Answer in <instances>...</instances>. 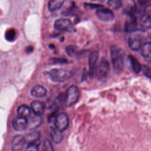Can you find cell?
Here are the masks:
<instances>
[{"instance_id": "obj_23", "label": "cell", "mask_w": 151, "mask_h": 151, "mask_svg": "<svg viewBox=\"0 0 151 151\" xmlns=\"http://www.w3.org/2000/svg\"><path fill=\"white\" fill-rule=\"evenodd\" d=\"M122 0H108L107 5L114 10H117L123 6Z\"/></svg>"}, {"instance_id": "obj_31", "label": "cell", "mask_w": 151, "mask_h": 151, "mask_svg": "<svg viewBox=\"0 0 151 151\" xmlns=\"http://www.w3.org/2000/svg\"><path fill=\"white\" fill-rule=\"evenodd\" d=\"M84 6L86 8H88L89 9H94V8H103V6L98 5V4H84Z\"/></svg>"}, {"instance_id": "obj_19", "label": "cell", "mask_w": 151, "mask_h": 151, "mask_svg": "<svg viewBox=\"0 0 151 151\" xmlns=\"http://www.w3.org/2000/svg\"><path fill=\"white\" fill-rule=\"evenodd\" d=\"M17 114L19 117L29 118L31 116V109L25 104L19 106L17 109Z\"/></svg>"}, {"instance_id": "obj_6", "label": "cell", "mask_w": 151, "mask_h": 151, "mask_svg": "<svg viewBox=\"0 0 151 151\" xmlns=\"http://www.w3.org/2000/svg\"><path fill=\"white\" fill-rule=\"evenodd\" d=\"M55 127L61 132L65 130L69 126V119L67 113H61L57 115L54 122Z\"/></svg>"}, {"instance_id": "obj_30", "label": "cell", "mask_w": 151, "mask_h": 151, "mask_svg": "<svg viewBox=\"0 0 151 151\" xmlns=\"http://www.w3.org/2000/svg\"><path fill=\"white\" fill-rule=\"evenodd\" d=\"M44 150H45V151H54L52 144L48 140H45L44 142Z\"/></svg>"}, {"instance_id": "obj_15", "label": "cell", "mask_w": 151, "mask_h": 151, "mask_svg": "<svg viewBox=\"0 0 151 151\" xmlns=\"http://www.w3.org/2000/svg\"><path fill=\"white\" fill-rule=\"evenodd\" d=\"M31 94L32 96L37 98L43 97L47 94V90L42 86L35 85L32 88Z\"/></svg>"}, {"instance_id": "obj_17", "label": "cell", "mask_w": 151, "mask_h": 151, "mask_svg": "<svg viewBox=\"0 0 151 151\" xmlns=\"http://www.w3.org/2000/svg\"><path fill=\"white\" fill-rule=\"evenodd\" d=\"M42 123V119L41 116L34 114L33 116H30L28 119V126L27 129L32 130L40 126Z\"/></svg>"}, {"instance_id": "obj_2", "label": "cell", "mask_w": 151, "mask_h": 151, "mask_svg": "<svg viewBox=\"0 0 151 151\" xmlns=\"http://www.w3.org/2000/svg\"><path fill=\"white\" fill-rule=\"evenodd\" d=\"M147 34L143 30H137L131 32L128 38L129 48L133 51H137L143 46V40H145Z\"/></svg>"}, {"instance_id": "obj_35", "label": "cell", "mask_w": 151, "mask_h": 151, "mask_svg": "<svg viewBox=\"0 0 151 151\" xmlns=\"http://www.w3.org/2000/svg\"><path fill=\"white\" fill-rule=\"evenodd\" d=\"M32 51H33V47L32 46H28L25 48V51L28 54L32 52Z\"/></svg>"}, {"instance_id": "obj_16", "label": "cell", "mask_w": 151, "mask_h": 151, "mask_svg": "<svg viewBox=\"0 0 151 151\" xmlns=\"http://www.w3.org/2000/svg\"><path fill=\"white\" fill-rule=\"evenodd\" d=\"M142 57L147 61L151 63V42H146L141 48Z\"/></svg>"}, {"instance_id": "obj_7", "label": "cell", "mask_w": 151, "mask_h": 151, "mask_svg": "<svg viewBox=\"0 0 151 151\" xmlns=\"http://www.w3.org/2000/svg\"><path fill=\"white\" fill-rule=\"evenodd\" d=\"M54 27L55 29L60 31H71L73 29V25L71 21L67 18H60L57 19Z\"/></svg>"}, {"instance_id": "obj_26", "label": "cell", "mask_w": 151, "mask_h": 151, "mask_svg": "<svg viewBox=\"0 0 151 151\" xmlns=\"http://www.w3.org/2000/svg\"><path fill=\"white\" fill-rule=\"evenodd\" d=\"M65 51L68 56L74 57L77 54L78 52V48L75 45H70L66 47Z\"/></svg>"}, {"instance_id": "obj_4", "label": "cell", "mask_w": 151, "mask_h": 151, "mask_svg": "<svg viewBox=\"0 0 151 151\" xmlns=\"http://www.w3.org/2000/svg\"><path fill=\"white\" fill-rule=\"evenodd\" d=\"M110 73V68L109 63L106 58H102L100 60L96 71V74L98 80L101 81H104L107 79Z\"/></svg>"}, {"instance_id": "obj_22", "label": "cell", "mask_w": 151, "mask_h": 151, "mask_svg": "<svg viewBox=\"0 0 151 151\" xmlns=\"http://www.w3.org/2000/svg\"><path fill=\"white\" fill-rule=\"evenodd\" d=\"M65 0H49L48 2V9L54 11L60 8L64 3Z\"/></svg>"}, {"instance_id": "obj_14", "label": "cell", "mask_w": 151, "mask_h": 151, "mask_svg": "<svg viewBox=\"0 0 151 151\" xmlns=\"http://www.w3.org/2000/svg\"><path fill=\"white\" fill-rule=\"evenodd\" d=\"M129 18L124 24V30L126 32H133L137 27V18L134 15L128 16Z\"/></svg>"}, {"instance_id": "obj_36", "label": "cell", "mask_w": 151, "mask_h": 151, "mask_svg": "<svg viewBox=\"0 0 151 151\" xmlns=\"http://www.w3.org/2000/svg\"><path fill=\"white\" fill-rule=\"evenodd\" d=\"M91 1H99V0H91Z\"/></svg>"}, {"instance_id": "obj_18", "label": "cell", "mask_w": 151, "mask_h": 151, "mask_svg": "<svg viewBox=\"0 0 151 151\" xmlns=\"http://www.w3.org/2000/svg\"><path fill=\"white\" fill-rule=\"evenodd\" d=\"M50 136L52 141L55 143H60L63 139L62 132L60 131L55 127H52L50 132Z\"/></svg>"}, {"instance_id": "obj_10", "label": "cell", "mask_w": 151, "mask_h": 151, "mask_svg": "<svg viewBox=\"0 0 151 151\" xmlns=\"http://www.w3.org/2000/svg\"><path fill=\"white\" fill-rule=\"evenodd\" d=\"M13 128L18 132L23 131L27 129L28 126V119L23 117H18L13 120L12 122Z\"/></svg>"}, {"instance_id": "obj_12", "label": "cell", "mask_w": 151, "mask_h": 151, "mask_svg": "<svg viewBox=\"0 0 151 151\" xmlns=\"http://www.w3.org/2000/svg\"><path fill=\"white\" fill-rule=\"evenodd\" d=\"M123 6V12L128 16L134 15L137 10V6L134 0H124Z\"/></svg>"}, {"instance_id": "obj_37", "label": "cell", "mask_w": 151, "mask_h": 151, "mask_svg": "<svg viewBox=\"0 0 151 151\" xmlns=\"http://www.w3.org/2000/svg\"><path fill=\"white\" fill-rule=\"evenodd\" d=\"M150 40H151V36H150Z\"/></svg>"}, {"instance_id": "obj_27", "label": "cell", "mask_w": 151, "mask_h": 151, "mask_svg": "<svg viewBox=\"0 0 151 151\" xmlns=\"http://www.w3.org/2000/svg\"><path fill=\"white\" fill-rule=\"evenodd\" d=\"M142 25L143 27L150 29L151 28V15H148L147 17H143L141 22Z\"/></svg>"}, {"instance_id": "obj_11", "label": "cell", "mask_w": 151, "mask_h": 151, "mask_svg": "<svg viewBox=\"0 0 151 151\" xmlns=\"http://www.w3.org/2000/svg\"><path fill=\"white\" fill-rule=\"evenodd\" d=\"M26 143L25 137L22 135H17L14 137L11 142L12 151H21Z\"/></svg>"}, {"instance_id": "obj_5", "label": "cell", "mask_w": 151, "mask_h": 151, "mask_svg": "<svg viewBox=\"0 0 151 151\" xmlns=\"http://www.w3.org/2000/svg\"><path fill=\"white\" fill-rule=\"evenodd\" d=\"M80 97V91L78 88L74 85L71 86L67 90L65 98L64 104L67 107H71L75 104Z\"/></svg>"}, {"instance_id": "obj_13", "label": "cell", "mask_w": 151, "mask_h": 151, "mask_svg": "<svg viewBox=\"0 0 151 151\" xmlns=\"http://www.w3.org/2000/svg\"><path fill=\"white\" fill-rule=\"evenodd\" d=\"M31 109L34 114L41 116L45 111V105L40 101H34L31 103Z\"/></svg>"}, {"instance_id": "obj_33", "label": "cell", "mask_w": 151, "mask_h": 151, "mask_svg": "<svg viewBox=\"0 0 151 151\" xmlns=\"http://www.w3.org/2000/svg\"><path fill=\"white\" fill-rule=\"evenodd\" d=\"M140 6L143 7H146L151 5V0H138Z\"/></svg>"}, {"instance_id": "obj_25", "label": "cell", "mask_w": 151, "mask_h": 151, "mask_svg": "<svg viewBox=\"0 0 151 151\" xmlns=\"http://www.w3.org/2000/svg\"><path fill=\"white\" fill-rule=\"evenodd\" d=\"M16 37V32L14 29L10 28L5 33V38L8 41H13Z\"/></svg>"}, {"instance_id": "obj_34", "label": "cell", "mask_w": 151, "mask_h": 151, "mask_svg": "<svg viewBox=\"0 0 151 151\" xmlns=\"http://www.w3.org/2000/svg\"><path fill=\"white\" fill-rule=\"evenodd\" d=\"M56 117H57V115H56L54 113H51V114L49 116V117H48V122L49 123H51V122L54 123L55 120V119H56Z\"/></svg>"}, {"instance_id": "obj_28", "label": "cell", "mask_w": 151, "mask_h": 151, "mask_svg": "<svg viewBox=\"0 0 151 151\" xmlns=\"http://www.w3.org/2000/svg\"><path fill=\"white\" fill-rule=\"evenodd\" d=\"M75 8V4L74 2H70V5L67 6V8H65L63 11V14L64 15H70L72 11L74 10Z\"/></svg>"}, {"instance_id": "obj_3", "label": "cell", "mask_w": 151, "mask_h": 151, "mask_svg": "<svg viewBox=\"0 0 151 151\" xmlns=\"http://www.w3.org/2000/svg\"><path fill=\"white\" fill-rule=\"evenodd\" d=\"M51 80L54 82L61 83L67 80L71 76V72L63 68H54L47 73Z\"/></svg>"}, {"instance_id": "obj_20", "label": "cell", "mask_w": 151, "mask_h": 151, "mask_svg": "<svg viewBox=\"0 0 151 151\" xmlns=\"http://www.w3.org/2000/svg\"><path fill=\"white\" fill-rule=\"evenodd\" d=\"M25 137L26 143H41L40 138V133L37 131H33L29 134H28Z\"/></svg>"}, {"instance_id": "obj_8", "label": "cell", "mask_w": 151, "mask_h": 151, "mask_svg": "<svg viewBox=\"0 0 151 151\" xmlns=\"http://www.w3.org/2000/svg\"><path fill=\"white\" fill-rule=\"evenodd\" d=\"M96 15L99 19L104 22H110L114 19L113 12L110 9L103 7L97 9Z\"/></svg>"}, {"instance_id": "obj_21", "label": "cell", "mask_w": 151, "mask_h": 151, "mask_svg": "<svg viewBox=\"0 0 151 151\" xmlns=\"http://www.w3.org/2000/svg\"><path fill=\"white\" fill-rule=\"evenodd\" d=\"M128 58L131 64V65H132L133 71L137 74L139 73L142 69V67L141 65L140 64L139 62L138 61V60L134 56L131 55L128 56Z\"/></svg>"}, {"instance_id": "obj_29", "label": "cell", "mask_w": 151, "mask_h": 151, "mask_svg": "<svg viewBox=\"0 0 151 151\" xmlns=\"http://www.w3.org/2000/svg\"><path fill=\"white\" fill-rule=\"evenodd\" d=\"M50 62L52 64H64L67 63L68 61L65 58L54 57L50 59Z\"/></svg>"}, {"instance_id": "obj_32", "label": "cell", "mask_w": 151, "mask_h": 151, "mask_svg": "<svg viewBox=\"0 0 151 151\" xmlns=\"http://www.w3.org/2000/svg\"><path fill=\"white\" fill-rule=\"evenodd\" d=\"M143 67H144V69H143L144 74L146 75V76H147V77L151 79V67L146 65H145Z\"/></svg>"}, {"instance_id": "obj_9", "label": "cell", "mask_w": 151, "mask_h": 151, "mask_svg": "<svg viewBox=\"0 0 151 151\" xmlns=\"http://www.w3.org/2000/svg\"><path fill=\"white\" fill-rule=\"evenodd\" d=\"M99 58V52L97 51H92L88 57V75L93 77L96 73V64Z\"/></svg>"}, {"instance_id": "obj_38", "label": "cell", "mask_w": 151, "mask_h": 151, "mask_svg": "<svg viewBox=\"0 0 151 151\" xmlns=\"http://www.w3.org/2000/svg\"><path fill=\"white\" fill-rule=\"evenodd\" d=\"M42 151H45V150H42Z\"/></svg>"}, {"instance_id": "obj_1", "label": "cell", "mask_w": 151, "mask_h": 151, "mask_svg": "<svg viewBox=\"0 0 151 151\" xmlns=\"http://www.w3.org/2000/svg\"><path fill=\"white\" fill-rule=\"evenodd\" d=\"M111 60L115 73H121L124 68V51L116 46H111L110 48Z\"/></svg>"}, {"instance_id": "obj_24", "label": "cell", "mask_w": 151, "mask_h": 151, "mask_svg": "<svg viewBox=\"0 0 151 151\" xmlns=\"http://www.w3.org/2000/svg\"><path fill=\"white\" fill-rule=\"evenodd\" d=\"M40 143H26L21 151H38V147Z\"/></svg>"}]
</instances>
